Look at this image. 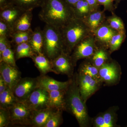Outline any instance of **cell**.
I'll return each instance as SVG.
<instances>
[{
    "label": "cell",
    "instance_id": "cell-3",
    "mask_svg": "<svg viewBox=\"0 0 127 127\" xmlns=\"http://www.w3.org/2000/svg\"><path fill=\"white\" fill-rule=\"evenodd\" d=\"M60 30L64 44V51L70 55L75 46L92 32L82 19L76 17Z\"/></svg>",
    "mask_w": 127,
    "mask_h": 127
},
{
    "label": "cell",
    "instance_id": "cell-2",
    "mask_svg": "<svg viewBox=\"0 0 127 127\" xmlns=\"http://www.w3.org/2000/svg\"><path fill=\"white\" fill-rule=\"evenodd\" d=\"M70 83L66 90L65 111L74 116L79 127H90L92 119L89 115L86 103L82 98L77 78V73L71 78Z\"/></svg>",
    "mask_w": 127,
    "mask_h": 127
},
{
    "label": "cell",
    "instance_id": "cell-8",
    "mask_svg": "<svg viewBox=\"0 0 127 127\" xmlns=\"http://www.w3.org/2000/svg\"><path fill=\"white\" fill-rule=\"evenodd\" d=\"M37 87L36 78H21L15 87L13 93L18 101L25 102Z\"/></svg>",
    "mask_w": 127,
    "mask_h": 127
},
{
    "label": "cell",
    "instance_id": "cell-27",
    "mask_svg": "<svg viewBox=\"0 0 127 127\" xmlns=\"http://www.w3.org/2000/svg\"><path fill=\"white\" fill-rule=\"evenodd\" d=\"M92 57V63L99 69L107 63L108 55L105 50L100 48L96 50Z\"/></svg>",
    "mask_w": 127,
    "mask_h": 127
},
{
    "label": "cell",
    "instance_id": "cell-10",
    "mask_svg": "<svg viewBox=\"0 0 127 127\" xmlns=\"http://www.w3.org/2000/svg\"><path fill=\"white\" fill-rule=\"evenodd\" d=\"M100 81L106 84L112 85L118 83L121 77L120 66L114 62L106 63L99 68Z\"/></svg>",
    "mask_w": 127,
    "mask_h": 127
},
{
    "label": "cell",
    "instance_id": "cell-19",
    "mask_svg": "<svg viewBox=\"0 0 127 127\" xmlns=\"http://www.w3.org/2000/svg\"><path fill=\"white\" fill-rule=\"evenodd\" d=\"M32 59L41 75H46L48 73L51 72L55 73L51 61L44 54L35 55Z\"/></svg>",
    "mask_w": 127,
    "mask_h": 127
},
{
    "label": "cell",
    "instance_id": "cell-45",
    "mask_svg": "<svg viewBox=\"0 0 127 127\" xmlns=\"http://www.w3.org/2000/svg\"></svg>",
    "mask_w": 127,
    "mask_h": 127
},
{
    "label": "cell",
    "instance_id": "cell-38",
    "mask_svg": "<svg viewBox=\"0 0 127 127\" xmlns=\"http://www.w3.org/2000/svg\"><path fill=\"white\" fill-rule=\"evenodd\" d=\"M94 126L95 127H108L104 122L102 113L98 114L93 120Z\"/></svg>",
    "mask_w": 127,
    "mask_h": 127
},
{
    "label": "cell",
    "instance_id": "cell-34",
    "mask_svg": "<svg viewBox=\"0 0 127 127\" xmlns=\"http://www.w3.org/2000/svg\"><path fill=\"white\" fill-rule=\"evenodd\" d=\"M13 32L12 28L4 21L0 19V36L11 37Z\"/></svg>",
    "mask_w": 127,
    "mask_h": 127
},
{
    "label": "cell",
    "instance_id": "cell-15",
    "mask_svg": "<svg viewBox=\"0 0 127 127\" xmlns=\"http://www.w3.org/2000/svg\"><path fill=\"white\" fill-rule=\"evenodd\" d=\"M57 109L47 107L38 111H33L31 126L35 127H44L50 117Z\"/></svg>",
    "mask_w": 127,
    "mask_h": 127
},
{
    "label": "cell",
    "instance_id": "cell-44",
    "mask_svg": "<svg viewBox=\"0 0 127 127\" xmlns=\"http://www.w3.org/2000/svg\"><path fill=\"white\" fill-rule=\"evenodd\" d=\"M122 0H115L116 3H115V4L114 5V7H116V8H117L119 3Z\"/></svg>",
    "mask_w": 127,
    "mask_h": 127
},
{
    "label": "cell",
    "instance_id": "cell-26",
    "mask_svg": "<svg viewBox=\"0 0 127 127\" xmlns=\"http://www.w3.org/2000/svg\"><path fill=\"white\" fill-rule=\"evenodd\" d=\"M75 17L83 19L92 12L91 7L85 0H79L73 7Z\"/></svg>",
    "mask_w": 127,
    "mask_h": 127
},
{
    "label": "cell",
    "instance_id": "cell-13",
    "mask_svg": "<svg viewBox=\"0 0 127 127\" xmlns=\"http://www.w3.org/2000/svg\"><path fill=\"white\" fill-rule=\"evenodd\" d=\"M37 87L46 90L48 92L66 90L70 83L71 78L66 81H57L46 75H40L37 77Z\"/></svg>",
    "mask_w": 127,
    "mask_h": 127
},
{
    "label": "cell",
    "instance_id": "cell-29",
    "mask_svg": "<svg viewBox=\"0 0 127 127\" xmlns=\"http://www.w3.org/2000/svg\"><path fill=\"white\" fill-rule=\"evenodd\" d=\"M63 111L57 110L53 114L44 127H58L63 123L62 113Z\"/></svg>",
    "mask_w": 127,
    "mask_h": 127
},
{
    "label": "cell",
    "instance_id": "cell-14",
    "mask_svg": "<svg viewBox=\"0 0 127 127\" xmlns=\"http://www.w3.org/2000/svg\"><path fill=\"white\" fill-rule=\"evenodd\" d=\"M0 10V19L9 24L13 29L15 23L26 11L12 4H9Z\"/></svg>",
    "mask_w": 127,
    "mask_h": 127
},
{
    "label": "cell",
    "instance_id": "cell-31",
    "mask_svg": "<svg viewBox=\"0 0 127 127\" xmlns=\"http://www.w3.org/2000/svg\"><path fill=\"white\" fill-rule=\"evenodd\" d=\"M116 109L112 108L102 113L104 122L108 127H114L117 126L116 125L117 118Z\"/></svg>",
    "mask_w": 127,
    "mask_h": 127
},
{
    "label": "cell",
    "instance_id": "cell-40",
    "mask_svg": "<svg viewBox=\"0 0 127 127\" xmlns=\"http://www.w3.org/2000/svg\"><path fill=\"white\" fill-rule=\"evenodd\" d=\"M88 3L92 11L98 10L99 5L97 0H85Z\"/></svg>",
    "mask_w": 127,
    "mask_h": 127
},
{
    "label": "cell",
    "instance_id": "cell-36",
    "mask_svg": "<svg viewBox=\"0 0 127 127\" xmlns=\"http://www.w3.org/2000/svg\"><path fill=\"white\" fill-rule=\"evenodd\" d=\"M99 5L104 6V11L112 12L115 8L113 2L115 0H97Z\"/></svg>",
    "mask_w": 127,
    "mask_h": 127
},
{
    "label": "cell",
    "instance_id": "cell-24",
    "mask_svg": "<svg viewBox=\"0 0 127 127\" xmlns=\"http://www.w3.org/2000/svg\"><path fill=\"white\" fill-rule=\"evenodd\" d=\"M44 0H9V5L12 4L20 7L25 11L32 10L41 7Z\"/></svg>",
    "mask_w": 127,
    "mask_h": 127
},
{
    "label": "cell",
    "instance_id": "cell-30",
    "mask_svg": "<svg viewBox=\"0 0 127 127\" xmlns=\"http://www.w3.org/2000/svg\"><path fill=\"white\" fill-rule=\"evenodd\" d=\"M14 50L11 48L5 50L0 55V62H4L14 66L17 67Z\"/></svg>",
    "mask_w": 127,
    "mask_h": 127
},
{
    "label": "cell",
    "instance_id": "cell-25",
    "mask_svg": "<svg viewBox=\"0 0 127 127\" xmlns=\"http://www.w3.org/2000/svg\"><path fill=\"white\" fill-rule=\"evenodd\" d=\"M78 73L88 75L94 79L101 81L99 69L92 63H83L82 64L79 66Z\"/></svg>",
    "mask_w": 127,
    "mask_h": 127
},
{
    "label": "cell",
    "instance_id": "cell-37",
    "mask_svg": "<svg viewBox=\"0 0 127 127\" xmlns=\"http://www.w3.org/2000/svg\"><path fill=\"white\" fill-rule=\"evenodd\" d=\"M11 38L12 44L13 43L15 45L24 42L21 32H14L12 35Z\"/></svg>",
    "mask_w": 127,
    "mask_h": 127
},
{
    "label": "cell",
    "instance_id": "cell-7",
    "mask_svg": "<svg viewBox=\"0 0 127 127\" xmlns=\"http://www.w3.org/2000/svg\"><path fill=\"white\" fill-rule=\"evenodd\" d=\"M77 78L80 95L84 101L87 100L98 91L102 82L88 75L77 73Z\"/></svg>",
    "mask_w": 127,
    "mask_h": 127
},
{
    "label": "cell",
    "instance_id": "cell-23",
    "mask_svg": "<svg viewBox=\"0 0 127 127\" xmlns=\"http://www.w3.org/2000/svg\"><path fill=\"white\" fill-rule=\"evenodd\" d=\"M16 60L24 58H32L36 55L28 42L15 45L14 50Z\"/></svg>",
    "mask_w": 127,
    "mask_h": 127
},
{
    "label": "cell",
    "instance_id": "cell-20",
    "mask_svg": "<svg viewBox=\"0 0 127 127\" xmlns=\"http://www.w3.org/2000/svg\"><path fill=\"white\" fill-rule=\"evenodd\" d=\"M28 42L36 55L43 54V31L40 28L37 27L34 29Z\"/></svg>",
    "mask_w": 127,
    "mask_h": 127
},
{
    "label": "cell",
    "instance_id": "cell-41",
    "mask_svg": "<svg viewBox=\"0 0 127 127\" xmlns=\"http://www.w3.org/2000/svg\"><path fill=\"white\" fill-rule=\"evenodd\" d=\"M8 87L2 77L0 76V93L5 91Z\"/></svg>",
    "mask_w": 127,
    "mask_h": 127
},
{
    "label": "cell",
    "instance_id": "cell-33",
    "mask_svg": "<svg viewBox=\"0 0 127 127\" xmlns=\"http://www.w3.org/2000/svg\"><path fill=\"white\" fill-rule=\"evenodd\" d=\"M10 125L9 109L0 108V127H6Z\"/></svg>",
    "mask_w": 127,
    "mask_h": 127
},
{
    "label": "cell",
    "instance_id": "cell-4",
    "mask_svg": "<svg viewBox=\"0 0 127 127\" xmlns=\"http://www.w3.org/2000/svg\"><path fill=\"white\" fill-rule=\"evenodd\" d=\"M42 31L43 53L52 61L64 51L61 32L60 29L47 24Z\"/></svg>",
    "mask_w": 127,
    "mask_h": 127
},
{
    "label": "cell",
    "instance_id": "cell-9",
    "mask_svg": "<svg viewBox=\"0 0 127 127\" xmlns=\"http://www.w3.org/2000/svg\"><path fill=\"white\" fill-rule=\"evenodd\" d=\"M48 92L37 87L25 102L32 111H38L48 107Z\"/></svg>",
    "mask_w": 127,
    "mask_h": 127
},
{
    "label": "cell",
    "instance_id": "cell-28",
    "mask_svg": "<svg viewBox=\"0 0 127 127\" xmlns=\"http://www.w3.org/2000/svg\"><path fill=\"white\" fill-rule=\"evenodd\" d=\"M126 31L117 32L112 37L109 45L111 52L118 50L126 38Z\"/></svg>",
    "mask_w": 127,
    "mask_h": 127
},
{
    "label": "cell",
    "instance_id": "cell-11",
    "mask_svg": "<svg viewBox=\"0 0 127 127\" xmlns=\"http://www.w3.org/2000/svg\"><path fill=\"white\" fill-rule=\"evenodd\" d=\"M53 67L55 73L68 76L70 78L74 74V66L70 55L63 51L61 54L52 61Z\"/></svg>",
    "mask_w": 127,
    "mask_h": 127
},
{
    "label": "cell",
    "instance_id": "cell-21",
    "mask_svg": "<svg viewBox=\"0 0 127 127\" xmlns=\"http://www.w3.org/2000/svg\"><path fill=\"white\" fill-rule=\"evenodd\" d=\"M32 11H26L22 14L13 26L14 32H25L32 30L31 26L33 16Z\"/></svg>",
    "mask_w": 127,
    "mask_h": 127
},
{
    "label": "cell",
    "instance_id": "cell-43",
    "mask_svg": "<svg viewBox=\"0 0 127 127\" xmlns=\"http://www.w3.org/2000/svg\"><path fill=\"white\" fill-rule=\"evenodd\" d=\"M79 0H66L68 4L73 8Z\"/></svg>",
    "mask_w": 127,
    "mask_h": 127
},
{
    "label": "cell",
    "instance_id": "cell-18",
    "mask_svg": "<svg viewBox=\"0 0 127 127\" xmlns=\"http://www.w3.org/2000/svg\"><path fill=\"white\" fill-rule=\"evenodd\" d=\"M104 11L97 10L92 11L86 17L82 19L92 32L94 33L100 26L102 25L105 18Z\"/></svg>",
    "mask_w": 127,
    "mask_h": 127
},
{
    "label": "cell",
    "instance_id": "cell-6",
    "mask_svg": "<svg viewBox=\"0 0 127 127\" xmlns=\"http://www.w3.org/2000/svg\"><path fill=\"white\" fill-rule=\"evenodd\" d=\"M95 37L89 35L75 46L70 56L74 66L80 59L92 57L97 50Z\"/></svg>",
    "mask_w": 127,
    "mask_h": 127
},
{
    "label": "cell",
    "instance_id": "cell-17",
    "mask_svg": "<svg viewBox=\"0 0 127 127\" xmlns=\"http://www.w3.org/2000/svg\"><path fill=\"white\" fill-rule=\"evenodd\" d=\"M109 25H102L94 32L96 40L109 46L112 37L117 32Z\"/></svg>",
    "mask_w": 127,
    "mask_h": 127
},
{
    "label": "cell",
    "instance_id": "cell-5",
    "mask_svg": "<svg viewBox=\"0 0 127 127\" xmlns=\"http://www.w3.org/2000/svg\"><path fill=\"white\" fill-rule=\"evenodd\" d=\"M10 125L31 126L32 112L25 102L18 101L9 109Z\"/></svg>",
    "mask_w": 127,
    "mask_h": 127
},
{
    "label": "cell",
    "instance_id": "cell-35",
    "mask_svg": "<svg viewBox=\"0 0 127 127\" xmlns=\"http://www.w3.org/2000/svg\"><path fill=\"white\" fill-rule=\"evenodd\" d=\"M11 44L8 37L0 36V55L7 48H11Z\"/></svg>",
    "mask_w": 127,
    "mask_h": 127
},
{
    "label": "cell",
    "instance_id": "cell-42",
    "mask_svg": "<svg viewBox=\"0 0 127 127\" xmlns=\"http://www.w3.org/2000/svg\"><path fill=\"white\" fill-rule=\"evenodd\" d=\"M9 5V0H0V9L5 7Z\"/></svg>",
    "mask_w": 127,
    "mask_h": 127
},
{
    "label": "cell",
    "instance_id": "cell-32",
    "mask_svg": "<svg viewBox=\"0 0 127 127\" xmlns=\"http://www.w3.org/2000/svg\"><path fill=\"white\" fill-rule=\"evenodd\" d=\"M109 26L114 30L119 32L125 31V26L122 19L116 15L109 17L107 20Z\"/></svg>",
    "mask_w": 127,
    "mask_h": 127
},
{
    "label": "cell",
    "instance_id": "cell-1",
    "mask_svg": "<svg viewBox=\"0 0 127 127\" xmlns=\"http://www.w3.org/2000/svg\"><path fill=\"white\" fill-rule=\"evenodd\" d=\"M38 16L46 24L61 29L76 17L66 0H44Z\"/></svg>",
    "mask_w": 127,
    "mask_h": 127
},
{
    "label": "cell",
    "instance_id": "cell-16",
    "mask_svg": "<svg viewBox=\"0 0 127 127\" xmlns=\"http://www.w3.org/2000/svg\"><path fill=\"white\" fill-rule=\"evenodd\" d=\"M66 90L48 92V107L57 110L65 111Z\"/></svg>",
    "mask_w": 127,
    "mask_h": 127
},
{
    "label": "cell",
    "instance_id": "cell-12",
    "mask_svg": "<svg viewBox=\"0 0 127 127\" xmlns=\"http://www.w3.org/2000/svg\"><path fill=\"white\" fill-rule=\"evenodd\" d=\"M21 74L18 67L4 62H0V76L12 91H13L16 85L21 78Z\"/></svg>",
    "mask_w": 127,
    "mask_h": 127
},
{
    "label": "cell",
    "instance_id": "cell-39",
    "mask_svg": "<svg viewBox=\"0 0 127 127\" xmlns=\"http://www.w3.org/2000/svg\"><path fill=\"white\" fill-rule=\"evenodd\" d=\"M21 32L24 42H29L31 37L33 31L31 30L27 31Z\"/></svg>",
    "mask_w": 127,
    "mask_h": 127
},
{
    "label": "cell",
    "instance_id": "cell-22",
    "mask_svg": "<svg viewBox=\"0 0 127 127\" xmlns=\"http://www.w3.org/2000/svg\"><path fill=\"white\" fill-rule=\"evenodd\" d=\"M18 102L13 91L9 88L0 93V108L9 109Z\"/></svg>",
    "mask_w": 127,
    "mask_h": 127
}]
</instances>
